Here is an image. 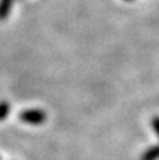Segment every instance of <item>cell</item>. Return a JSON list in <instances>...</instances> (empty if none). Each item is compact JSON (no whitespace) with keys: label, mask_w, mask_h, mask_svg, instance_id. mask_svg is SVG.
I'll list each match as a JSON object with an SVG mask.
<instances>
[{"label":"cell","mask_w":159,"mask_h":160,"mask_svg":"<svg viewBox=\"0 0 159 160\" xmlns=\"http://www.w3.org/2000/svg\"><path fill=\"white\" fill-rule=\"evenodd\" d=\"M18 117L24 124H28V125H42L47 121V114L42 110H37V108L21 111Z\"/></svg>","instance_id":"1"},{"label":"cell","mask_w":159,"mask_h":160,"mask_svg":"<svg viewBox=\"0 0 159 160\" xmlns=\"http://www.w3.org/2000/svg\"><path fill=\"white\" fill-rule=\"evenodd\" d=\"M13 2L14 0H0V21H4L8 17L13 7Z\"/></svg>","instance_id":"2"},{"label":"cell","mask_w":159,"mask_h":160,"mask_svg":"<svg viewBox=\"0 0 159 160\" xmlns=\"http://www.w3.org/2000/svg\"><path fill=\"white\" fill-rule=\"evenodd\" d=\"M141 160H159V145L146 149L141 156Z\"/></svg>","instance_id":"3"},{"label":"cell","mask_w":159,"mask_h":160,"mask_svg":"<svg viewBox=\"0 0 159 160\" xmlns=\"http://www.w3.org/2000/svg\"><path fill=\"white\" fill-rule=\"evenodd\" d=\"M10 114V104L7 101H0V121L6 119Z\"/></svg>","instance_id":"4"},{"label":"cell","mask_w":159,"mask_h":160,"mask_svg":"<svg viewBox=\"0 0 159 160\" xmlns=\"http://www.w3.org/2000/svg\"><path fill=\"white\" fill-rule=\"evenodd\" d=\"M151 127L154 128L155 133H156V136L159 138V117H154L151 119Z\"/></svg>","instance_id":"5"},{"label":"cell","mask_w":159,"mask_h":160,"mask_svg":"<svg viewBox=\"0 0 159 160\" xmlns=\"http://www.w3.org/2000/svg\"><path fill=\"white\" fill-rule=\"evenodd\" d=\"M126 2H134V0H126Z\"/></svg>","instance_id":"6"}]
</instances>
